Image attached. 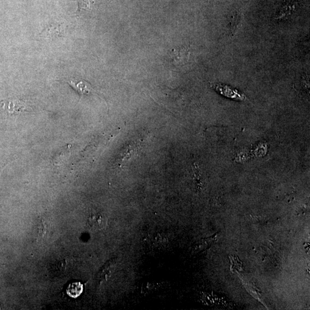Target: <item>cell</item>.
Listing matches in <instances>:
<instances>
[{
    "label": "cell",
    "mask_w": 310,
    "mask_h": 310,
    "mask_svg": "<svg viewBox=\"0 0 310 310\" xmlns=\"http://www.w3.org/2000/svg\"><path fill=\"white\" fill-rule=\"evenodd\" d=\"M29 110V106L23 100L12 98L0 101V113L7 116H18Z\"/></svg>",
    "instance_id": "obj_1"
},
{
    "label": "cell",
    "mask_w": 310,
    "mask_h": 310,
    "mask_svg": "<svg viewBox=\"0 0 310 310\" xmlns=\"http://www.w3.org/2000/svg\"><path fill=\"white\" fill-rule=\"evenodd\" d=\"M211 87L221 96L227 98L236 100L244 101L247 100L246 96L241 91L232 88L227 85L222 83L211 84Z\"/></svg>",
    "instance_id": "obj_2"
},
{
    "label": "cell",
    "mask_w": 310,
    "mask_h": 310,
    "mask_svg": "<svg viewBox=\"0 0 310 310\" xmlns=\"http://www.w3.org/2000/svg\"><path fill=\"white\" fill-rule=\"evenodd\" d=\"M69 85L73 89L76 91L79 95L82 97L88 96L91 94H97L99 95V92L93 88L89 83L85 80L78 78H70L66 81Z\"/></svg>",
    "instance_id": "obj_3"
},
{
    "label": "cell",
    "mask_w": 310,
    "mask_h": 310,
    "mask_svg": "<svg viewBox=\"0 0 310 310\" xmlns=\"http://www.w3.org/2000/svg\"><path fill=\"white\" fill-rule=\"evenodd\" d=\"M189 52L185 48H178L172 50L171 54L172 63L175 65H184L189 59Z\"/></svg>",
    "instance_id": "obj_4"
},
{
    "label": "cell",
    "mask_w": 310,
    "mask_h": 310,
    "mask_svg": "<svg viewBox=\"0 0 310 310\" xmlns=\"http://www.w3.org/2000/svg\"><path fill=\"white\" fill-rule=\"evenodd\" d=\"M106 223H107V221H106L105 217L100 213L91 215L88 220V224L90 227L96 230L104 228Z\"/></svg>",
    "instance_id": "obj_5"
},
{
    "label": "cell",
    "mask_w": 310,
    "mask_h": 310,
    "mask_svg": "<svg viewBox=\"0 0 310 310\" xmlns=\"http://www.w3.org/2000/svg\"><path fill=\"white\" fill-rule=\"evenodd\" d=\"M78 3L77 13L79 15L91 12L95 5V0H75Z\"/></svg>",
    "instance_id": "obj_6"
},
{
    "label": "cell",
    "mask_w": 310,
    "mask_h": 310,
    "mask_svg": "<svg viewBox=\"0 0 310 310\" xmlns=\"http://www.w3.org/2000/svg\"><path fill=\"white\" fill-rule=\"evenodd\" d=\"M83 292V285L80 282H75L70 284L67 289V293L70 297L78 298Z\"/></svg>",
    "instance_id": "obj_7"
}]
</instances>
